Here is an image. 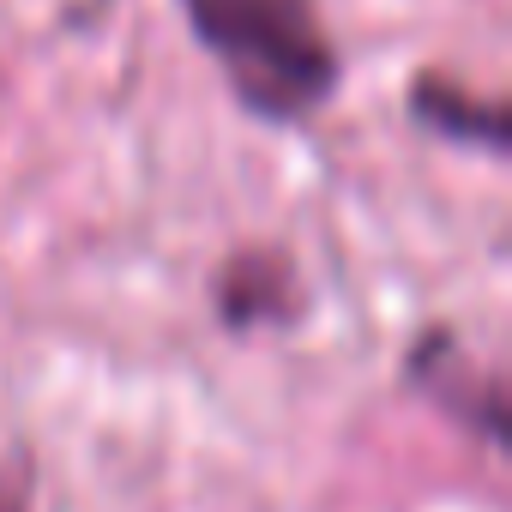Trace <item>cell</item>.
<instances>
[{"label":"cell","mask_w":512,"mask_h":512,"mask_svg":"<svg viewBox=\"0 0 512 512\" xmlns=\"http://www.w3.org/2000/svg\"><path fill=\"white\" fill-rule=\"evenodd\" d=\"M31 506V470L25 458H7L0 464V512H25Z\"/></svg>","instance_id":"obj_4"},{"label":"cell","mask_w":512,"mask_h":512,"mask_svg":"<svg viewBox=\"0 0 512 512\" xmlns=\"http://www.w3.org/2000/svg\"><path fill=\"white\" fill-rule=\"evenodd\" d=\"M410 109L428 121V127H440L446 139H464V145H482V151H506V115L494 109V103H470V97H458L452 85H440V79H422L416 91H410Z\"/></svg>","instance_id":"obj_3"},{"label":"cell","mask_w":512,"mask_h":512,"mask_svg":"<svg viewBox=\"0 0 512 512\" xmlns=\"http://www.w3.org/2000/svg\"><path fill=\"white\" fill-rule=\"evenodd\" d=\"M290 266L278 253H241V260L217 278V314L229 326H266L290 314Z\"/></svg>","instance_id":"obj_2"},{"label":"cell","mask_w":512,"mask_h":512,"mask_svg":"<svg viewBox=\"0 0 512 512\" xmlns=\"http://www.w3.org/2000/svg\"><path fill=\"white\" fill-rule=\"evenodd\" d=\"M199 49L260 121H302L338 91L320 0H181Z\"/></svg>","instance_id":"obj_1"}]
</instances>
